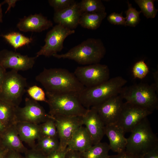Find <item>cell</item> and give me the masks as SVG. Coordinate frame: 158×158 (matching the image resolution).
I'll list each match as a JSON object with an SVG mask.
<instances>
[{
	"mask_svg": "<svg viewBox=\"0 0 158 158\" xmlns=\"http://www.w3.org/2000/svg\"><path fill=\"white\" fill-rule=\"evenodd\" d=\"M25 154V158H47L46 156L34 148L28 150Z\"/></svg>",
	"mask_w": 158,
	"mask_h": 158,
	"instance_id": "cell-35",
	"label": "cell"
},
{
	"mask_svg": "<svg viewBox=\"0 0 158 158\" xmlns=\"http://www.w3.org/2000/svg\"><path fill=\"white\" fill-rule=\"evenodd\" d=\"M16 122H25L40 124L51 116L46 112L37 101L26 98L23 107H16Z\"/></svg>",
	"mask_w": 158,
	"mask_h": 158,
	"instance_id": "cell-11",
	"label": "cell"
},
{
	"mask_svg": "<svg viewBox=\"0 0 158 158\" xmlns=\"http://www.w3.org/2000/svg\"><path fill=\"white\" fill-rule=\"evenodd\" d=\"M153 75L155 81V83H154V84L155 85L156 87L158 89V71H155V72L153 73Z\"/></svg>",
	"mask_w": 158,
	"mask_h": 158,
	"instance_id": "cell-43",
	"label": "cell"
},
{
	"mask_svg": "<svg viewBox=\"0 0 158 158\" xmlns=\"http://www.w3.org/2000/svg\"><path fill=\"white\" fill-rule=\"evenodd\" d=\"M27 92L31 99L37 101H43L46 102V93L43 90L37 85L30 87Z\"/></svg>",
	"mask_w": 158,
	"mask_h": 158,
	"instance_id": "cell-32",
	"label": "cell"
},
{
	"mask_svg": "<svg viewBox=\"0 0 158 158\" xmlns=\"http://www.w3.org/2000/svg\"><path fill=\"white\" fill-rule=\"evenodd\" d=\"M75 32L74 30H71L61 25L57 24L47 33L44 40V45L36 53L38 57L40 56L49 57L63 48V42L69 35Z\"/></svg>",
	"mask_w": 158,
	"mask_h": 158,
	"instance_id": "cell-9",
	"label": "cell"
},
{
	"mask_svg": "<svg viewBox=\"0 0 158 158\" xmlns=\"http://www.w3.org/2000/svg\"><path fill=\"white\" fill-rule=\"evenodd\" d=\"M127 80L121 76L109 79L96 86L85 87L79 92V99L83 106L88 109L119 94Z\"/></svg>",
	"mask_w": 158,
	"mask_h": 158,
	"instance_id": "cell-2",
	"label": "cell"
},
{
	"mask_svg": "<svg viewBox=\"0 0 158 158\" xmlns=\"http://www.w3.org/2000/svg\"><path fill=\"white\" fill-rule=\"evenodd\" d=\"M85 126L92 141L93 145L101 142L105 135V125L93 107L88 109L82 116Z\"/></svg>",
	"mask_w": 158,
	"mask_h": 158,
	"instance_id": "cell-15",
	"label": "cell"
},
{
	"mask_svg": "<svg viewBox=\"0 0 158 158\" xmlns=\"http://www.w3.org/2000/svg\"><path fill=\"white\" fill-rule=\"evenodd\" d=\"M7 127L0 121V135H1Z\"/></svg>",
	"mask_w": 158,
	"mask_h": 158,
	"instance_id": "cell-46",
	"label": "cell"
},
{
	"mask_svg": "<svg viewBox=\"0 0 158 158\" xmlns=\"http://www.w3.org/2000/svg\"><path fill=\"white\" fill-rule=\"evenodd\" d=\"M1 135L6 148L20 153L25 154L27 151L19 137L15 124L7 127Z\"/></svg>",
	"mask_w": 158,
	"mask_h": 158,
	"instance_id": "cell-21",
	"label": "cell"
},
{
	"mask_svg": "<svg viewBox=\"0 0 158 158\" xmlns=\"http://www.w3.org/2000/svg\"><path fill=\"white\" fill-rule=\"evenodd\" d=\"M34 149L47 156L60 147L58 137H41L37 140Z\"/></svg>",
	"mask_w": 158,
	"mask_h": 158,
	"instance_id": "cell-23",
	"label": "cell"
},
{
	"mask_svg": "<svg viewBox=\"0 0 158 158\" xmlns=\"http://www.w3.org/2000/svg\"><path fill=\"white\" fill-rule=\"evenodd\" d=\"M39 126L41 137H58L55 122L52 117L40 124Z\"/></svg>",
	"mask_w": 158,
	"mask_h": 158,
	"instance_id": "cell-29",
	"label": "cell"
},
{
	"mask_svg": "<svg viewBox=\"0 0 158 158\" xmlns=\"http://www.w3.org/2000/svg\"><path fill=\"white\" fill-rule=\"evenodd\" d=\"M37 58L6 49L0 51V64L6 69L11 68L18 71L32 68Z\"/></svg>",
	"mask_w": 158,
	"mask_h": 158,
	"instance_id": "cell-14",
	"label": "cell"
},
{
	"mask_svg": "<svg viewBox=\"0 0 158 158\" xmlns=\"http://www.w3.org/2000/svg\"><path fill=\"white\" fill-rule=\"evenodd\" d=\"M140 158H158V146L145 153Z\"/></svg>",
	"mask_w": 158,
	"mask_h": 158,
	"instance_id": "cell-37",
	"label": "cell"
},
{
	"mask_svg": "<svg viewBox=\"0 0 158 158\" xmlns=\"http://www.w3.org/2000/svg\"><path fill=\"white\" fill-rule=\"evenodd\" d=\"M15 125L22 141L28 144L31 148H34L36 140L41 137L39 124L18 121Z\"/></svg>",
	"mask_w": 158,
	"mask_h": 158,
	"instance_id": "cell-19",
	"label": "cell"
},
{
	"mask_svg": "<svg viewBox=\"0 0 158 158\" xmlns=\"http://www.w3.org/2000/svg\"><path fill=\"white\" fill-rule=\"evenodd\" d=\"M45 93L47 97L46 102L49 109V114L52 117L82 116L88 109L80 102L79 92Z\"/></svg>",
	"mask_w": 158,
	"mask_h": 158,
	"instance_id": "cell-3",
	"label": "cell"
},
{
	"mask_svg": "<svg viewBox=\"0 0 158 158\" xmlns=\"http://www.w3.org/2000/svg\"><path fill=\"white\" fill-rule=\"evenodd\" d=\"M93 145L92 139L85 127L83 125L75 132L69 142L68 150L82 152Z\"/></svg>",
	"mask_w": 158,
	"mask_h": 158,
	"instance_id": "cell-20",
	"label": "cell"
},
{
	"mask_svg": "<svg viewBox=\"0 0 158 158\" xmlns=\"http://www.w3.org/2000/svg\"><path fill=\"white\" fill-rule=\"evenodd\" d=\"M6 158H25L21 153L15 151L8 150Z\"/></svg>",
	"mask_w": 158,
	"mask_h": 158,
	"instance_id": "cell-40",
	"label": "cell"
},
{
	"mask_svg": "<svg viewBox=\"0 0 158 158\" xmlns=\"http://www.w3.org/2000/svg\"><path fill=\"white\" fill-rule=\"evenodd\" d=\"M8 149H6L0 153V158H6Z\"/></svg>",
	"mask_w": 158,
	"mask_h": 158,
	"instance_id": "cell-44",
	"label": "cell"
},
{
	"mask_svg": "<svg viewBox=\"0 0 158 158\" xmlns=\"http://www.w3.org/2000/svg\"><path fill=\"white\" fill-rule=\"evenodd\" d=\"M108 158H140L135 156L126 152L125 150L118 153L116 155H109Z\"/></svg>",
	"mask_w": 158,
	"mask_h": 158,
	"instance_id": "cell-38",
	"label": "cell"
},
{
	"mask_svg": "<svg viewBox=\"0 0 158 158\" xmlns=\"http://www.w3.org/2000/svg\"><path fill=\"white\" fill-rule=\"evenodd\" d=\"M52 26V22L40 13L25 16L17 25L19 30L23 32H41Z\"/></svg>",
	"mask_w": 158,
	"mask_h": 158,
	"instance_id": "cell-16",
	"label": "cell"
},
{
	"mask_svg": "<svg viewBox=\"0 0 158 158\" xmlns=\"http://www.w3.org/2000/svg\"><path fill=\"white\" fill-rule=\"evenodd\" d=\"M127 138L125 151L136 157H140L158 146V139L153 131L150 123L145 118L131 131Z\"/></svg>",
	"mask_w": 158,
	"mask_h": 158,
	"instance_id": "cell-5",
	"label": "cell"
},
{
	"mask_svg": "<svg viewBox=\"0 0 158 158\" xmlns=\"http://www.w3.org/2000/svg\"><path fill=\"white\" fill-rule=\"evenodd\" d=\"M68 150L67 148L65 150L59 148L46 156L47 158H65L66 153Z\"/></svg>",
	"mask_w": 158,
	"mask_h": 158,
	"instance_id": "cell-36",
	"label": "cell"
},
{
	"mask_svg": "<svg viewBox=\"0 0 158 158\" xmlns=\"http://www.w3.org/2000/svg\"><path fill=\"white\" fill-rule=\"evenodd\" d=\"M128 9L126 11L125 26L135 27L140 21V14L141 13L138 11L132 6V4L128 1Z\"/></svg>",
	"mask_w": 158,
	"mask_h": 158,
	"instance_id": "cell-30",
	"label": "cell"
},
{
	"mask_svg": "<svg viewBox=\"0 0 158 158\" xmlns=\"http://www.w3.org/2000/svg\"><path fill=\"white\" fill-rule=\"evenodd\" d=\"M123 130L116 123L105 126V135L109 142L110 150L118 153L125 150L127 139Z\"/></svg>",
	"mask_w": 158,
	"mask_h": 158,
	"instance_id": "cell-18",
	"label": "cell"
},
{
	"mask_svg": "<svg viewBox=\"0 0 158 158\" xmlns=\"http://www.w3.org/2000/svg\"><path fill=\"white\" fill-rule=\"evenodd\" d=\"M78 5L81 14L105 12V7L100 0H82Z\"/></svg>",
	"mask_w": 158,
	"mask_h": 158,
	"instance_id": "cell-27",
	"label": "cell"
},
{
	"mask_svg": "<svg viewBox=\"0 0 158 158\" xmlns=\"http://www.w3.org/2000/svg\"><path fill=\"white\" fill-rule=\"evenodd\" d=\"M65 158H83L81 152L68 150L66 152Z\"/></svg>",
	"mask_w": 158,
	"mask_h": 158,
	"instance_id": "cell-39",
	"label": "cell"
},
{
	"mask_svg": "<svg viewBox=\"0 0 158 158\" xmlns=\"http://www.w3.org/2000/svg\"><path fill=\"white\" fill-rule=\"evenodd\" d=\"M149 72V69L144 60H141L136 62L132 69V73L135 78L142 79Z\"/></svg>",
	"mask_w": 158,
	"mask_h": 158,
	"instance_id": "cell-31",
	"label": "cell"
},
{
	"mask_svg": "<svg viewBox=\"0 0 158 158\" xmlns=\"http://www.w3.org/2000/svg\"><path fill=\"white\" fill-rule=\"evenodd\" d=\"M123 99L119 94L113 96L93 107L105 126L116 123L122 109Z\"/></svg>",
	"mask_w": 158,
	"mask_h": 158,
	"instance_id": "cell-13",
	"label": "cell"
},
{
	"mask_svg": "<svg viewBox=\"0 0 158 158\" xmlns=\"http://www.w3.org/2000/svg\"><path fill=\"white\" fill-rule=\"evenodd\" d=\"M107 19L112 24L125 26L126 18L123 16L122 13H112L108 16Z\"/></svg>",
	"mask_w": 158,
	"mask_h": 158,
	"instance_id": "cell-34",
	"label": "cell"
},
{
	"mask_svg": "<svg viewBox=\"0 0 158 158\" xmlns=\"http://www.w3.org/2000/svg\"><path fill=\"white\" fill-rule=\"evenodd\" d=\"M7 149L5 147L2 142L1 135H0V153L5 149Z\"/></svg>",
	"mask_w": 158,
	"mask_h": 158,
	"instance_id": "cell-45",
	"label": "cell"
},
{
	"mask_svg": "<svg viewBox=\"0 0 158 158\" xmlns=\"http://www.w3.org/2000/svg\"><path fill=\"white\" fill-rule=\"evenodd\" d=\"M106 49L99 39L90 38L70 49L63 54L53 56L58 59H68L83 65L99 63L104 57Z\"/></svg>",
	"mask_w": 158,
	"mask_h": 158,
	"instance_id": "cell-4",
	"label": "cell"
},
{
	"mask_svg": "<svg viewBox=\"0 0 158 158\" xmlns=\"http://www.w3.org/2000/svg\"><path fill=\"white\" fill-rule=\"evenodd\" d=\"M1 36L15 49L28 44L32 41L31 38L26 37L17 32H11L2 35Z\"/></svg>",
	"mask_w": 158,
	"mask_h": 158,
	"instance_id": "cell-26",
	"label": "cell"
},
{
	"mask_svg": "<svg viewBox=\"0 0 158 158\" xmlns=\"http://www.w3.org/2000/svg\"><path fill=\"white\" fill-rule=\"evenodd\" d=\"M75 1L74 0H49V5L53 7L55 12L63 10L70 6Z\"/></svg>",
	"mask_w": 158,
	"mask_h": 158,
	"instance_id": "cell-33",
	"label": "cell"
},
{
	"mask_svg": "<svg viewBox=\"0 0 158 158\" xmlns=\"http://www.w3.org/2000/svg\"><path fill=\"white\" fill-rule=\"evenodd\" d=\"M16 107L0 99V121L7 127L16 122Z\"/></svg>",
	"mask_w": 158,
	"mask_h": 158,
	"instance_id": "cell-24",
	"label": "cell"
},
{
	"mask_svg": "<svg viewBox=\"0 0 158 158\" xmlns=\"http://www.w3.org/2000/svg\"><path fill=\"white\" fill-rule=\"evenodd\" d=\"M1 6L0 4V23L2 22L3 14Z\"/></svg>",
	"mask_w": 158,
	"mask_h": 158,
	"instance_id": "cell-47",
	"label": "cell"
},
{
	"mask_svg": "<svg viewBox=\"0 0 158 158\" xmlns=\"http://www.w3.org/2000/svg\"><path fill=\"white\" fill-rule=\"evenodd\" d=\"M6 72V69L0 64V92Z\"/></svg>",
	"mask_w": 158,
	"mask_h": 158,
	"instance_id": "cell-42",
	"label": "cell"
},
{
	"mask_svg": "<svg viewBox=\"0 0 158 158\" xmlns=\"http://www.w3.org/2000/svg\"><path fill=\"white\" fill-rule=\"evenodd\" d=\"M73 73L80 83L86 88L98 85L110 78L108 66L99 63L78 66Z\"/></svg>",
	"mask_w": 158,
	"mask_h": 158,
	"instance_id": "cell-8",
	"label": "cell"
},
{
	"mask_svg": "<svg viewBox=\"0 0 158 158\" xmlns=\"http://www.w3.org/2000/svg\"><path fill=\"white\" fill-rule=\"evenodd\" d=\"M152 113L145 109L125 102L116 123L125 133L130 132L142 120Z\"/></svg>",
	"mask_w": 158,
	"mask_h": 158,
	"instance_id": "cell-10",
	"label": "cell"
},
{
	"mask_svg": "<svg viewBox=\"0 0 158 158\" xmlns=\"http://www.w3.org/2000/svg\"><path fill=\"white\" fill-rule=\"evenodd\" d=\"M35 79L42 85L46 92L51 93L80 92L85 88L73 73L65 68H44L36 76Z\"/></svg>",
	"mask_w": 158,
	"mask_h": 158,
	"instance_id": "cell-1",
	"label": "cell"
},
{
	"mask_svg": "<svg viewBox=\"0 0 158 158\" xmlns=\"http://www.w3.org/2000/svg\"><path fill=\"white\" fill-rule=\"evenodd\" d=\"M52 117L55 122L59 140V148L65 150L74 133L80 127L83 125L82 116Z\"/></svg>",
	"mask_w": 158,
	"mask_h": 158,
	"instance_id": "cell-12",
	"label": "cell"
},
{
	"mask_svg": "<svg viewBox=\"0 0 158 158\" xmlns=\"http://www.w3.org/2000/svg\"><path fill=\"white\" fill-rule=\"evenodd\" d=\"M157 93L158 89L154 84L140 83L123 87L119 94L126 102L153 112L158 108Z\"/></svg>",
	"mask_w": 158,
	"mask_h": 158,
	"instance_id": "cell-6",
	"label": "cell"
},
{
	"mask_svg": "<svg viewBox=\"0 0 158 158\" xmlns=\"http://www.w3.org/2000/svg\"><path fill=\"white\" fill-rule=\"evenodd\" d=\"M107 15L106 12L82 13L79 20V25L88 29L96 30L100 26Z\"/></svg>",
	"mask_w": 158,
	"mask_h": 158,
	"instance_id": "cell-22",
	"label": "cell"
},
{
	"mask_svg": "<svg viewBox=\"0 0 158 158\" xmlns=\"http://www.w3.org/2000/svg\"><path fill=\"white\" fill-rule=\"evenodd\" d=\"M1 36V35H0V36Z\"/></svg>",
	"mask_w": 158,
	"mask_h": 158,
	"instance_id": "cell-48",
	"label": "cell"
},
{
	"mask_svg": "<svg viewBox=\"0 0 158 158\" xmlns=\"http://www.w3.org/2000/svg\"><path fill=\"white\" fill-rule=\"evenodd\" d=\"M135 1L140 8L141 12L147 18L155 17L158 10L154 7V0H136Z\"/></svg>",
	"mask_w": 158,
	"mask_h": 158,
	"instance_id": "cell-28",
	"label": "cell"
},
{
	"mask_svg": "<svg viewBox=\"0 0 158 158\" xmlns=\"http://www.w3.org/2000/svg\"><path fill=\"white\" fill-rule=\"evenodd\" d=\"M81 15L78 2L75 1L67 8L55 12L53 19L54 22L58 24L74 30L79 25V21Z\"/></svg>",
	"mask_w": 158,
	"mask_h": 158,
	"instance_id": "cell-17",
	"label": "cell"
},
{
	"mask_svg": "<svg viewBox=\"0 0 158 158\" xmlns=\"http://www.w3.org/2000/svg\"><path fill=\"white\" fill-rule=\"evenodd\" d=\"M27 85L26 79L18 71L6 72L0 92V99L17 107L21 102Z\"/></svg>",
	"mask_w": 158,
	"mask_h": 158,
	"instance_id": "cell-7",
	"label": "cell"
},
{
	"mask_svg": "<svg viewBox=\"0 0 158 158\" xmlns=\"http://www.w3.org/2000/svg\"><path fill=\"white\" fill-rule=\"evenodd\" d=\"M110 150L109 144L100 142L81 153L83 158H108Z\"/></svg>",
	"mask_w": 158,
	"mask_h": 158,
	"instance_id": "cell-25",
	"label": "cell"
},
{
	"mask_svg": "<svg viewBox=\"0 0 158 158\" xmlns=\"http://www.w3.org/2000/svg\"><path fill=\"white\" fill-rule=\"evenodd\" d=\"M18 1L17 0H5L0 4L1 5L5 4H8V6L5 12L6 13L11 7L14 8L15 6L16 3Z\"/></svg>",
	"mask_w": 158,
	"mask_h": 158,
	"instance_id": "cell-41",
	"label": "cell"
}]
</instances>
